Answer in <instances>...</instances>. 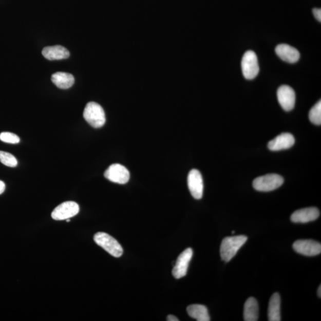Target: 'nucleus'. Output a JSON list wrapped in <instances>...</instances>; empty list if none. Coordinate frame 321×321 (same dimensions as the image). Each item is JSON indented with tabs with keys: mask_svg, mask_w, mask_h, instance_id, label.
Wrapping results in <instances>:
<instances>
[{
	"mask_svg": "<svg viewBox=\"0 0 321 321\" xmlns=\"http://www.w3.org/2000/svg\"><path fill=\"white\" fill-rule=\"evenodd\" d=\"M247 240L248 237L243 235L224 238L222 241L220 247L222 260L226 262L230 261Z\"/></svg>",
	"mask_w": 321,
	"mask_h": 321,
	"instance_id": "f257e3e1",
	"label": "nucleus"
},
{
	"mask_svg": "<svg viewBox=\"0 0 321 321\" xmlns=\"http://www.w3.org/2000/svg\"><path fill=\"white\" fill-rule=\"evenodd\" d=\"M83 115L86 122L94 128L103 127L106 121L104 109L95 102L86 104Z\"/></svg>",
	"mask_w": 321,
	"mask_h": 321,
	"instance_id": "f03ea898",
	"label": "nucleus"
},
{
	"mask_svg": "<svg viewBox=\"0 0 321 321\" xmlns=\"http://www.w3.org/2000/svg\"><path fill=\"white\" fill-rule=\"evenodd\" d=\"M95 242L103 248L108 254L116 258H119L123 254V249L114 237L108 235L107 233L99 232L94 236Z\"/></svg>",
	"mask_w": 321,
	"mask_h": 321,
	"instance_id": "7ed1b4c3",
	"label": "nucleus"
},
{
	"mask_svg": "<svg viewBox=\"0 0 321 321\" xmlns=\"http://www.w3.org/2000/svg\"><path fill=\"white\" fill-rule=\"evenodd\" d=\"M283 183L282 177L276 174H270L255 179L253 182V186L258 191L270 192L277 190Z\"/></svg>",
	"mask_w": 321,
	"mask_h": 321,
	"instance_id": "20e7f679",
	"label": "nucleus"
},
{
	"mask_svg": "<svg viewBox=\"0 0 321 321\" xmlns=\"http://www.w3.org/2000/svg\"><path fill=\"white\" fill-rule=\"evenodd\" d=\"M241 69L244 77L252 80L257 77L259 71L258 58L255 52L248 51L245 52L241 60Z\"/></svg>",
	"mask_w": 321,
	"mask_h": 321,
	"instance_id": "39448f33",
	"label": "nucleus"
},
{
	"mask_svg": "<svg viewBox=\"0 0 321 321\" xmlns=\"http://www.w3.org/2000/svg\"><path fill=\"white\" fill-rule=\"evenodd\" d=\"M105 178L113 183L124 184L130 179V173L124 166L119 164H112L104 173Z\"/></svg>",
	"mask_w": 321,
	"mask_h": 321,
	"instance_id": "423d86ee",
	"label": "nucleus"
},
{
	"mask_svg": "<svg viewBox=\"0 0 321 321\" xmlns=\"http://www.w3.org/2000/svg\"><path fill=\"white\" fill-rule=\"evenodd\" d=\"M79 212V206L77 202L67 201L60 204L52 211L51 217L55 220H67L77 215Z\"/></svg>",
	"mask_w": 321,
	"mask_h": 321,
	"instance_id": "0eeeda50",
	"label": "nucleus"
},
{
	"mask_svg": "<svg viewBox=\"0 0 321 321\" xmlns=\"http://www.w3.org/2000/svg\"><path fill=\"white\" fill-rule=\"evenodd\" d=\"M192 256L193 250L190 248L186 249L179 256L172 271L174 277L180 279L186 276Z\"/></svg>",
	"mask_w": 321,
	"mask_h": 321,
	"instance_id": "6e6552de",
	"label": "nucleus"
},
{
	"mask_svg": "<svg viewBox=\"0 0 321 321\" xmlns=\"http://www.w3.org/2000/svg\"><path fill=\"white\" fill-rule=\"evenodd\" d=\"M187 184L193 197L201 199L203 193V182L201 173L198 169H193L188 173Z\"/></svg>",
	"mask_w": 321,
	"mask_h": 321,
	"instance_id": "1a4fd4ad",
	"label": "nucleus"
},
{
	"mask_svg": "<svg viewBox=\"0 0 321 321\" xmlns=\"http://www.w3.org/2000/svg\"><path fill=\"white\" fill-rule=\"evenodd\" d=\"M294 250L298 254L307 256L318 255L321 252V244L312 240H299L293 245Z\"/></svg>",
	"mask_w": 321,
	"mask_h": 321,
	"instance_id": "9d476101",
	"label": "nucleus"
},
{
	"mask_svg": "<svg viewBox=\"0 0 321 321\" xmlns=\"http://www.w3.org/2000/svg\"><path fill=\"white\" fill-rule=\"evenodd\" d=\"M277 98L279 104L286 111L292 110L296 102L294 90L288 85H282L277 90Z\"/></svg>",
	"mask_w": 321,
	"mask_h": 321,
	"instance_id": "9b49d317",
	"label": "nucleus"
},
{
	"mask_svg": "<svg viewBox=\"0 0 321 321\" xmlns=\"http://www.w3.org/2000/svg\"><path fill=\"white\" fill-rule=\"evenodd\" d=\"M319 215L320 212L317 207H306L295 211L291 215L290 219L294 223H307L316 220Z\"/></svg>",
	"mask_w": 321,
	"mask_h": 321,
	"instance_id": "f8f14e48",
	"label": "nucleus"
},
{
	"mask_svg": "<svg viewBox=\"0 0 321 321\" xmlns=\"http://www.w3.org/2000/svg\"><path fill=\"white\" fill-rule=\"evenodd\" d=\"M295 143V139L289 133H283L270 141L268 148L273 151L289 149Z\"/></svg>",
	"mask_w": 321,
	"mask_h": 321,
	"instance_id": "ddd939ff",
	"label": "nucleus"
},
{
	"mask_svg": "<svg viewBox=\"0 0 321 321\" xmlns=\"http://www.w3.org/2000/svg\"><path fill=\"white\" fill-rule=\"evenodd\" d=\"M277 55L283 61L295 63L300 59V53L296 48L288 44H279L275 48Z\"/></svg>",
	"mask_w": 321,
	"mask_h": 321,
	"instance_id": "4468645a",
	"label": "nucleus"
},
{
	"mask_svg": "<svg viewBox=\"0 0 321 321\" xmlns=\"http://www.w3.org/2000/svg\"><path fill=\"white\" fill-rule=\"evenodd\" d=\"M42 54L48 60H59L69 58L70 52L61 45L47 47L43 49Z\"/></svg>",
	"mask_w": 321,
	"mask_h": 321,
	"instance_id": "2eb2a0df",
	"label": "nucleus"
},
{
	"mask_svg": "<svg viewBox=\"0 0 321 321\" xmlns=\"http://www.w3.org/2000/svg\"><path fill=\"white\" fill-rule=\"evenodd\" d=\"M268 320H281V299L278 293L271 296L268 309Z\"/></svg>",
	"mask_w": 321,
	"mask_h": 321,
	"instance_id": "dca6fc26",
	"label": "nucleus"
},
{
	"mask_svg": "<svg viewBox=\"0 0 321 321\" xmlns=\"http://www.w3.org/2000/svg\"><path fill=\"white\" fill-rule=\"evenodd\" d=\"M259 307L258 301L254 297H250L244 304L243 318L245 321L258 320Z\"/></svg>",
	"mask_w": 321,
	"mask_h": 321,
	"instance_id": "f3484780",
	"label": "nucleus"
},
{
	"mask_svg": "<svg viewBox=\"0 0 321 321\" xmlns=\"http://www.w3.org/2000/svg\"><path fill=\"white\" fill-rule=\"evenodd\" d=\"M51 81L59 88L67 89L71 88L74 83L72 74L64 72H56L52 75Z\"/></svg>",
	"mask_w": 321,
	"mask_h": 321,
	"instance_id": "a211bd4d",
	"label": "nucleus"
},
{
	"mask_svg": "<svg viewBox=\"0 0 321 321\" xmlns=\"http://www.w3.org/2000/svg\"><path fill=\"white\" fill-rule=\"evenodd\" d=\"M188 315L198 321H210L209 311L205 306L195 304L187 308Z\"/></svg>",
	"mask_w": 321,
	"mask_h": 321,
	"instance_id": "6ab92c4d",
	"label": "nucleus"
},
{
	"mask_svg": "<svg viewBox=\"0 0 321 321\" xmlns=\"http://www.w3.org/2000/svg\"><path fill=\"white\" fill-rule=\"evenodd\" d=\"M309 120L311 122L316 124L320 125L321 124V102L319 101L313 106L309 112Z\"/></svg>",
	"mask_w": 321,
	"mask_h": 321,
	"instance_id": "aec40b11",
	"label": "nucleus"
},
{
	"mask_svg": "<svg viewBox=\"0 0 321 321\" xmlns=\"http://www.w3.org/2000/svg\"><path fill=\"white\" fill-rule=\"evenodd\" d=\"M0 162L10 167H16L18 163L16 158L12 154L2 150H0Z\"/></svg>",
	"mask_w": 321,
	"mask_h": 321,
	"instance_id": "412c9836",
	"label": "nucleus"
},
{
	"mask_svg": "<svg viewBox=\"0 0 321 321\" xmlns=\"http://www.w3.org/2000/svg\"><path fill=\"white\" fill-rule=\"evenodd\" d=\"M0 140L4 142L11 143V144H17L20 142V138L18 136L10 132H2L0 134Z\"/></svg>",
	"mask_w": 321,
	"mask_h": 321,
	"instance_id": "4be33fe9",
	"label": "nucleus"
},
{
	"mask_svg": "<svg viewBox=\"0 0 321 321\" xmlns=\"http://www.w3.org/2000/svg\"><path fill=\"white\" fill-rule=\"evenodd\" d=\"M313 14L314 15L317 21H318L319 22H321V9L318 8L313 9Z\"/></svg>",
	"mask_w": 321,
	"mask_h": 321,
	"instance_id": "5701e85b",
	"label": "nucleus"
},
{
	"mask_svg": "<svg viewBox=\"0 0 321 321\" xmlns=\"http://www.w3.org/2000/svg\"><path fill=\"white\" fill-rule=\"evenodd\" d=\"M6 188L5 183L3 181L0 180V195L2 194L5 192Z\"/></svg>",
	"mask_w": 321,
	"mask_h": 321,
	"instance_id": "b1692460",
	"label": "nucleus"
},
{
	"mask_svg": "<svg viewBox=\"0 0 321 321\" xmlns=\"http://www.w3.org/2000/svg\"><path fill=\"white\" fill-rule=\"evenodd\" d=\"M167 320L168 321H179V319L176 318L175 316H174L172 315H168L167 316Z\"/></svg>",
	"mask_w": 321,
	"mask_h": 321,
	"instance_id": "393cba45",
	"label": "nucleus"
},
{
	"mask_svg": "<svg viewBox=\"0 0 321 321\" xmlns=\"http://www.w3.org/2000/svg\"><path fill=\"white\" fill-rule=\"evenodd\" d=\"M318 296L319 298L321 297V286H320L319 287V288L318 289Z\"/></svg>",
	"mask_w": 321,
	"mask_h": 321,
	"instance_id": "a878e982",
	"label": "nucleus"
},
{
	"mask_svg": "<svg viewBox=\"0 0 321 321\" xmlns=\"http://www.w3.org/2000/svg\"><path fill=\"white\" fill-rule=\"evenodd\" d=\"M235 233V231H233V232H232V233H233V234H234V233Z\"/></svg>",
	"mask_w": 321,
	"mask_h": 321,
	"instance_id": "bb28decb",
	"label": "nucleus"
}]
</instances>
